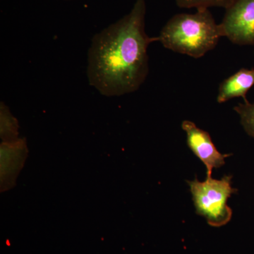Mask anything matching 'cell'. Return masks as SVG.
<instances>
[{
	"label": "cell",
	"instance_id": "5b68a950",
	"mask_svg": "<svg viewBox=\"0 0 254 254\" xmlns=\"http://www.w3.org/2000/svg\"><path fill=\"white\" fill-rule=\"evenodd\" d=\"M182 128L187 133L189 148L193 154L199 158L207 169V177H211L214 168L225 165V158L231 154H222L217 150L208 132L198 128L194 123L185 120Z\"/></svg>",
	"mask_w": 254,
	"mask_h": 254
},
{
	"label": "cell",
	"instance_id": "6da1fadb",
	"mask_svg": "<svg viewBox=\"0 0 254 254\" xmlns=\"http://www.w3.org/2000/svg\"><path fill=\"white\" fill-rule=\"evenodd\" d=\"M146 5L136 0L131 11L92 38L87 76L91 86L107 97L133 93L148 72V48L158 41L145 29Z\"/></svg>",
	"mask_w": 254,
	"mask_h": 254
},
{
	"label": "cell",
	"instance_id": "7a4b0ae2",
	"mask_svg": "<svg viewBox=\"0 0 254 254\" xmlns=\"http://www.w3.org/2000/svg\"><path fill=\"white\" fill-rule=\"evenodd\" d=\"M175 15L164 26L158 41L167 49L191 58L204 56L218 45L222 34L208 9Z\"/></svg>",
	"mask_w": 254,
	"mask_h": 254
},
{
	"label": "cell",
	"instance_id": "8992f818",
	"mask_svg": "<svg viewBox=\"0 0 254 254\" xmlns=\"http://www.w3.org/2000/svg\"><path fill=\"white\" fill-rule=\"evenodd\" d=\"M28 156L26 139L19 138L14 141L1 142L0 145V180L1 192L11 190Z\"/></svg>",
	"mask_w": 254,
	"mask_h": 254
},
{
	"label": "cell",
	"instance_id": "30bf717a",
	"mask_svg": "<svg viewBox=\"0 0 254 254\" xmlns=\"http://www.w3.org/2000/svg\"><path fill=\"white\" fill-rule=\"evenodd\" d=\"M235 0H175L177 6L181 8H195L196 9H208L213 6L225 8L230 6Z\"/></svg>",
	"mask_w": 254,
	"mask_h": 254
},
{
	"label": "cell",
	"instance_id": "277c9868",
	"mask_svg": "<svg viewBox=\"0 0 254 254\" xmlns=\"http://www.w3.org/2000/svg\"><path fill=\"white\" fill-rule=\"evenodd\" d=\"M222 37L238 46H254V0H235L220 23Z\"/></svg>",
	"mask_w": 254,
	"mask_h": 254
},
{
	"label": "cell",
	"instance_id": "9c48e42d",
	"mask_svg": "<svg viewBox=\"0 0 254 254\" xmlns=\"http://www.w3.org/2000/svg\"><path fill=\"white\" fill-rule=\"evenodd\" d=\"M234 110L240 115L241 124L245 131L254 138V103L247 101L240 103Z\"/></svg>",
	"mask_w": 254,
	"mask_h": 254
},
{
	"label": "cell",
	"instance_id": "3957f363",
	"mask_svg": "<svg viewBox=\"0 0 254 254\" xmlns=\"http://www.w3.org/2000/svg\"><path fill=\"white\" fill-rule=\"evenodd\" d=\"M187 182L195 212L205 218L210 226L221 227L230 221L232 211L227 204V200L237 191L232 187V176L225 175L219 180L207 177L204 182H199L195 178Z\"/></svg>",
	"mask_w": 254,
	"mask_h": 254
},
{
	"label": "cell",
	"instance_id": "ba28073f",
	"mask_svg": "<svg viewBox=\"0 0 254 254\" xmlns=\"http://www.w3.org/2000/svg\"><path fill=\"white\" fill-rule=\"evenodd\" d=\"M19 125L9 108L4 103H0V137L2 142H11L18 139Z\"/></svg>",
	"mask_w": 254,
	"mask_h": 254
},
{
	"label": "cell",
	"instance_id": "52a82bcc",
	"mask_svg": "<svg viewBox=\"0 0 254 254\" xmlns=\"http://www.w3.org/2000/svg\"><path fill=\"white\" fill-rule=\"evenodd\" d=\"M254 86V68H242L220 83L217 101L223 103L232 98H242L244 101L247 102V93Z\"/></svg>",
	"mask_w": 254,
	"mask_h": 254
}]
</instances>
